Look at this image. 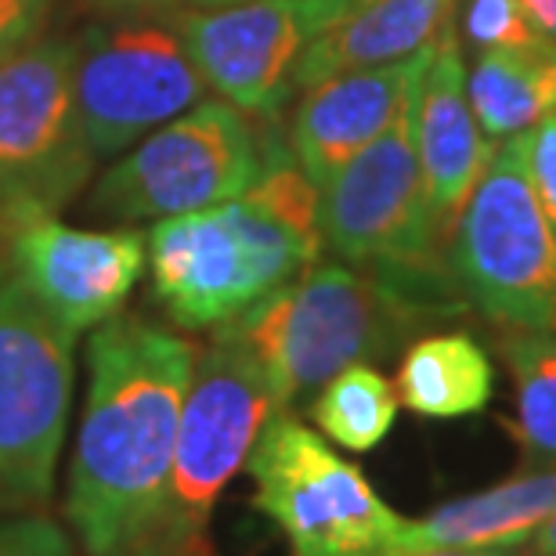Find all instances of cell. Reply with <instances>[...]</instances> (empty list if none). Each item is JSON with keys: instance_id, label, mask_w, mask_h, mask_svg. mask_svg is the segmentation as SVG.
Wrapping results in <instances>:
<instances>
[{"instance_id": "1", "label": "cell", "mask_w": 556, "mask_h": 556, "mask_svg": "<svg viewBox=\"0 0 556 556\" xmlns=\"http://www.w3.org/2000/svg\"><path fill=\"white\" fill-rule=\"evenodd\" d=\"M195 358L192 340L124 311L87 340V402L65 488L84 556H166V492Z\"/></svg>"}, {"instance_id": "2", "label": "cell", "mask_w": 556, "mask_h": 556, "mask_svg": "<svg viewBox=\"0 0 556 556\" xmlns=\"http://www.w3.org/2000/svg\"><path fill=\"white\" fill-rule=\"evenodd\" d=\"M430 318H438L430 307L369 271L311 264L220 329L257 358L278 405L289 408L351 365L391 358L397 343Z\"/></svg>"}, {"instance_id": "3", "label": "cell", "mask_w": 556, "mask_h": 556, "mask_svg": "<svg viewBox=\"0 0 556 556\" xmlns=\"http://www.w3.org/2000/svg\"><path fill=\"white\" fill-rule=\"evenodd\" d=\"M416 94L380 138L318 188L321 247L444 318L466 300L441 253L444 236L422 185Z\"/></svg>"}, {"instance_id": "4", "label": "cell", "mask_w": 556, "mask_h": 556, "mask_svg": "<svg viewBox=\"0 0 556 556\" xmlns=\"http://www.w3.org/2000/svg\"><path fill=\"white\" fill-rule=\"evenodd\" d=\"M152 296L181 329H220L318 264L321 236L242 192L228 203L155 220L149 239Z\"/></svg>"}, {"instance_id": "5", "label": "cell", "mask_w": 556, "mask_h": 556, "mask_svg": "<svg viewBox=\"0 0 556 556\" xmlns=\"http://www.w3.org/2000/svg\"><path fill=\"white\" fill-rule=\"evenodd\" d=\"M528 135V130H525ZM525 135L498 141L448 231L463 300L503 332L556 329V236L528 177Z\"/></svg>"}, {"instance_id": "6", "label": "cell", "mask_w": 556, "mask_h": 556, "mask_svg": "<svg viewBox=\"0 0 556 556\" xmlns=\"http://www.w3.org/2000/svg\"><path fill=\"white\" fill-rule=\"evenodd\" d=\"M247 473L253 506L282 531L293 556H383L402 546L408 520L286 408L261 430Z\"/></svg>"}, {"instance_id": "7", "label": "cell", "mask_w": 556, "mask_h": 556, "mask_svg": "<svg viewBox=\"0 0 556 556\" xmlns=\"http://www.w3.org/2000/svg\"><path fill=\"white\" fill-rule=\"evenodd\" d=\"M275 413H282V405L257 358L228 329H214L210 348L195 358L177 419L163 525L166 556H185L203 546V531L220 492L239 470H247L253 444Z\"/></svg>"}, {"instance_id": "8", "label": "cell", "mask_w": 556, "mask_h": 556, "mask_svg": "<svg viewBox=\"0 0 556 556\" xmlns=\"http://www.w3.org/2000/svg\"><path fill=\"white\" fill-rule=\"evenodd\" d=\"M73 340L0 257V506L40 509L54 492L73 402Z\"/></svg>"}, {"instance_id": "9", "label": "cell", "mask_w": 556, "mask_h": 556, "mask_svg": "<svg viewBox=\"0 0 556 556\" xmlns=\"http://www.w3.org/2000/svg\"><path fill=\"white\" fill-rule=\"evenodd\" d=\"M264 138L242 109L203 98L105 170L91 192V210L130 225L239 199L264 166Z\"/></svg>"}, {"instance_id": "10", "label": "cell", "mask_w": 556, "mask_h": 556, "mask_svg": "<svg viewBox=\"0 0 556 556\" xmlns=\"http://www.w3.org/2000/svg\"><path fill=\"white\" fill-rule=\"evenodd\" d=\"M76 40L40 37L0 62V210L59 214L98 155L76 109Z\"/></svg>"}, {"instance_id": "11", "label": "cell", "mask_w": 556, "mask_h": 556, "mask_svg": "<svg viewBox=\"0 0 556 556\" xmlns=\"http://www.w3.org/2000/svg\"><path fill=\"white\" fill-rule=\"evenodd\" d=\"M76 109L98 160L127 152L206 98V84L174 26L113 22L76 40Z\"/></svg>"}, {"instance_id": "12", "label": "cell", "mask_w": 556, "mask_h": 556, "mask_svg": "<svg viewBox=\"0 0 556 556\" xmlns=\"http://www.w3.org/2000/svg\"><path fill=\"white\" fill-rule=\"evenodd\" d=\"M362 0H242L188 8L174 18L206 91L253 119H275L293 98L307 43Z\"/></svg>"}, {"instance_id": "13", "label": "cell", "mask_w": 556, "mask_h": 556, "mask_svg": "<svg viewBox=\"0 0 556 556\" xmlns=\"http://www.w3.org/2000/svg\"><path fill=\"white\" fill-rule=\"evenodd\" d=\"M8 220V264L33 300L84 332L124 311L149 268V247L135 228H73L51 210H0Z\"/></svg>"}, {"instance_id": "14", "label": "cell", "mask_w": 556, "mask_h": 556, "mask_svg": "<svg viewBox=\"0 0 556 556\" xmlns=\"http://www.w3.org/2000/svg\"><path fill=\"white\" fill-rule=\"evenodd\" d=\"M433 54V40L413 59L351 70L321 80L307 91L289 119V152L315 188H321L343 163L372 144L394 124V116L419 91L422 70Z\"/></svg>"}, {"instance_id": "15", "label": "cell", "mask_w": 556, "mask_h": 556, "mask_svg": "<svg viewBox=\"0 0 556 556\" xmlns=\"http://www.w3.org/2000/svg\"><path fill=\"white\" fill-rule=\"evenodd\" d=\"M416 149L433 220H438L441 236L448 242L452 220L459 217L463 203L470 199L477 177L484 174L495 149L477 127L470 94H466V65L459 54L455 15L433 37V54L419 80Z\"/></svg>"}, {"instance_id": "16", "label": "cell", "mask_w": 556, "mask_h": 556, "mask_svg": "<svg viewBox=\"0 0 556 556\" xmlns=\"http://www.w3.org/2000/svg\"><path fill=\"white\" fill-rule=\"evenodd\" d=\"M556 514V466H535L484 492L433 506L427 517L408 520L402 549H466L509 553L531 546L542 525Z\"/></svg>"}, {"instance_id": "17", "label": "cell", "mask_w": 556, "mask_h": 556, "mask_svg": "<svg viewBox=\"0 0 556 556\" xmlns=\"http://www.w3.org/2000/svg\"><path fill=\"white\" fill-rule=\"evenodd\" d=\"M455 0H362L307 43L293 73V91H307L337 73L413 59L452 18Z\"/></svg>"}, {"instance_id": "18", "label": "cell", "mask_w": 556, "mask_h": 556, "mask_svg": "<svg viewBox=\"0 0 556 556\" xmlns=\"http://www.w3.org/2000/svg\"><path fill=\"white\" fill-rule=\"evenodd\" d=\"M394 394L422 419H463L484 413L495 394V365L470 332H433L408 343L394 376Z\"/></svg>"}, {"instance_id": "19", "label": "cell", "mask_w": 556, "mask_h": 556, "mask_svg": "<svg viewBox=\"0 0 556 556\" xmlns=\"http://www.w3.org/2000/svg\"><path fill=\"white\" fill-rule=\"evenodd\" d=\"M466 94L477 127L492 144L525 135L556 109V43L539 40L531 48L477 51Z\"/></svg>"}, {"instance_id": "20", "label": "cell", "mask_w": 556, "mask_h": 556, "mask_svg": "<svg viewBox=\"0 0 556 556\" xmlns=\"http://www.w3.org/2000/svg\"><path fill=\"white\" fill-rule=\"evenodd\" d=\"M514 380V438L531 466H556V329L498 337Z\"/></svg>"}, {"instance_id": "21", "label": "cell", "mask_w": 556, "mask_h": 556, "mask_svg": "<svg viewBox=\"0 0 556 556\" xmlns=\"http://www.w3.org/2000/svg\"><path fill=\"white\" fill-rule=\"evenodd\" d=\"M397 408L394 383L376 365H351L318 387L307 413L326 441L348 452H372L394 430Z\"/></svg>"}, {"instance_id": "22", "label": "cell", "mask_w": 556, "mask_h": 556, "mask_svg": "<svg viewBox=\"0 0 556 556\" xmlns=\"http://www.w3.org/2000/svg\"><path fill=\"white\" fill-rule=\"evenodd\" d=\"M463 33L477 51L531 48L542 37L528 22L520 0H470L463 11Z\"/></svg>"}, {"instance_id": "23", "label": "cell", "mask_w": 556, "mask_h": 556, "mask_svg": "<svg viewBox=\"0 0 556 556\" xmlns=\"http://www.w3.org/2000/svg\"><path fill=\"white\" fill-rule=\"evenodd\" d=\"M0 556H76V546L43 509H15L0 517Z\"/></svg>"}, {"instance_id": "24", "label": "cell", "mask_w": 556, "mask_h": 556, "mask_svg": "<svg viewBox=\"0 0 556 556\" xmlns=\"http://www.w3.org/2000/svg\"><path fill=\"white\" fill-rule=\"evenodd\" d=\"M525 144H528L531 188H535L542 214H546L553 236H556V109L528 130Z\"/></svg>"}, {"instance_id": "25", "label": "cell", "mask_w": 556, "mask_h": 556, "mask_svg": "<svg viewBox=\"0 0 556 556\" xmlns=\"http://www.w3.org/2000/svg\"><path fill=\"white\" fill-rule=\"evenodd\" d=\"M54 0H0V62L43 37Z\"/></svg>"}, {"instance_id": "26", "label": "cell", "mask_w": 556, "mask_h": 556, "mask_svg": "<svg viewBox=\"0 0 556 556\" xmlns=\"http://www.w3.org/2000/svg\"><path fill=\"white\" fill-rule=\"evenodd\" d=\"M91 8L105 11V15H119V18H138V15H155V11H166L181 0H87Z\"/></svg>"}, {"instance_id": "27", "label": "cell", "mask_w": 556, "mask_h": 556, "mask_svg": "<svg viewBox=\"0 0 556 556\" xmlns=\"http://www.w3.org/2000/svg\"><path fill=\"white\" fill-rule=\"evenodd\" d=\"M520 8H525V15L539 37L556 43V0H520Z\"/></svg>"}, {"instance_id": "28", "label": "cell", "mask_w": 556, "mask_h": 556, "mask_svg": "<svg viewBox=\"0 0 556 556\" xmlns=\"http://www.w3.org/2000/svg\"><path fill=\"white\" fill-rule=\"evenodd\" d=\"M531 556H556V514L542 525V531L531 539Z\"/></svg>"}, {"instance_id": "29", "label": "cell", "mask_w": 556, "mask_h": 556, "mask_svg": "<svg viewBox=\"0 0 556 556\" xmlns=\"http://www.w3.org/2000/svg\"><path fill=\"white\" fill-rule=\"evenodd\" d=\"M383 556H509V553H466V549H391Z\"/></svg>"}, {"instance_id": "30", "label": "cell", "mask_w": 556, "mask_h": 556, "mask_svg": "<svg viewBox=\"0 0 556 556\" xmlns=\"http://www.w3.org/2000/svg\"><path fill=\"white\" fill-rule=\"evenodd\" d=\"M188 8H225V4H242V0H185Z\"/></svg>"}, {"instance_id": "31", "label": "cell", "mask_w": 556, "mask_h": 556, "mask_svg": "<svg viewBox=\"0 0 556 556\" xmlns=\"http://www.w3.org/2000/svg\"><path fill=\"white\" fill-rule=\"evenodd\" d=\"M8 253V220H4V214H0V257Z\"/></svg>"}, {"instance_id": "32", "label": "cell", "mask_w": 556, "mask_h": 556, "mask_svg": "<svg viewBox=\"0 0 556 556\" xmlns=\"http://www.w3.org/2000/svg\"><path fill=\"white\" fill-rule=\"evenodd\" d=\"M185 556H206V549H192V553H185Z\"/></svg>"}]
</instances>
